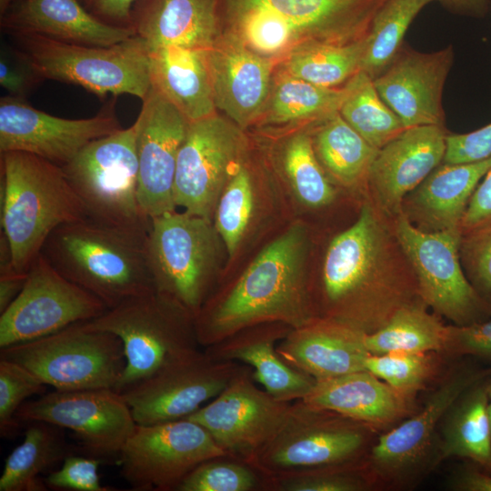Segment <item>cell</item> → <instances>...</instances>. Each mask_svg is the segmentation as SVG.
Here are the masks:
<instances>
[{"instance_id": "816d5d0a", "label": "cell", "mask_w": 491, "mask_h": 491, "mask_svg": "<svg viewBox=\"0 0 491 491\" xmlns=\"http://www.w3.org/2000/svg\"><path fill=\"white\" fill-rule=\"evenodd\" d=\"M445 351L491 358V318L465 326H448Z\"/></svg>"}, {"instance_id": "d4e9b609", "label": "cell", "mask_w": 491, "mask_h": 491, "mask_svg": "<svg viewBox=\"0 0 491 491\" xmlns=\"http://www.w3.org/2000/svg\"><path fill=\"white\" fill-rule=\"evenodd\" d=\"M284 206L288 209L278 185L262 181L246 158L225 185L213 217L228 263L263 234Z\"/></svg>"}, {"instance_id": "8fae6325", "label": "cell", "mask_w": 491, "mask_h": 491, "mask_svg": "<svg viewBox=\"0 0 491 491\" xmlns=\"http://www.w3.org/2000/svg\"><path fill=\"white\" fill-rule=\"evenodd\" d=\"M392 219L397 241L415 272L422 301L456 326L488 319L491 304L474 288L461 264L462 231H423L403 212Z\"/></svg>"}, {"instance_id": "60d3db41", "label": "cell", "mask_w": 491, "mask_h": 491, "mask_svg": "<svg viewBox=\"0 0 491 491\" xmlns=\"http://www.w3.org/2000/svg\"><path fill=\"white\" fill-rule=\"evenodd\" d=\"M435 0H386L375 15L366 36L361 70L378 76L403 46L404 36L417 14Z\"/></svg>"}, {"instance_id": "6125c7cd", "label": "cell", "mask_w": 491, "mask_h": 491, "mask_svg": "<svg viewBox=\"0 0 491 491\" xmlns=\"http://www.w3.org/2000/svg\"><path fill=\"white\" fill-rule=\"evenodd\" d=\"M82 2V0H80Z\"/></svg>"}, {"instance_id": "f5cc1de1", "label": "cell", "mask_w": 491, "mask_h": 491, "mask_svg": "<svg viewBox=\"0 0 491 491\" xmlns=\"http://www.w3.org/2000/svg\"><path fill=\"white\" fill-rule=\"evenodd\" d=\"M491 224V168L476 187L465 215L461 230L466 233Z\"/></svg>"}, {"instance_id": "94428289", "label": "cell", "mask_w": 491, "mask_h": 491, "mask_svg": "<svg viewBox=\"0 0 491 491\" xmlns=\"http://www.w3.org/2000/svg\"><path fill=\"white\" fill-rule=\"evenodd\" d=\"M488 414H489L490 426H491V401L489 402V406H488Z\"/></svg>"}, {"instance_id": "836d02e7", "label": "cell", "mask_w": 491, "mask_h": 491, "mask_svg": "<svg viewBox=\"0 0 491 491\" xmlns=\"http://www.w3.org/2000/svg\"><path fill=\"white\" fill-rule=\"evenodd\" d=\"M278 171V186L296 215L324 209L336 201V188L316 157L309 133L299 131L285 140Z\"/></svg>"}, {"instance_id": "4316f807", "label": "cell", "mask_w": 491, "mask_h": 491, "mask_svg": "<svg viewBox=\"0 0 491 491\" xmlns=\"http://www.w3.org/2000/svg\"><path fill=\"white\" fill-rule=\"evenodd\" d=\"M386 0H224L262 8L287 23L305 43L346 45L363 40Z\"/></svg>"}, {"instance_id": "ac0fdd59", "label": "cell", "mask_w": 491, "mask_h": 491, "mask_svg": "<svg viewBox=\"0 0 491 491\" xmlns=\"http://www.w3.org/2000/svg\"><path fill=\"white\" fill-rule=\"evenodd\" d=\"M115 99L92 117L68 119L35 109L25 99H0V153L25 152L57 165L70 162L86 145L119 129Z\"/></svg>"}, {"instance_id": "7402d4cb", "label": "cell", "mask_w": 491, "mask_h": 491, "mask_svg": "<svg viewBox=\"0 0 491 491\" xmlns=\"http://www.w3.org/2000/svg\"><path fill=\"white\" fill-rule=\"evenodd\" d=\"M206 56L215 108L245 130L264 114L275 61L252 52L227 31L206 50Z\"/></svg>"}, {"instance_id": "c3c4849f", "label": "cell", "mask_w": 491, "mask_h": 491, "mask_svg": "<svg viewBox=\"0 0 491 491\" xmlns=\"http://www.w3.org/2000/svg\"><path fill=\"white\" fill-rule=\"evenodd\" d=\"M43 80L23 50L15 45L1 44L0 85L8 95L25 99Z\"/></svg>"}, {"instance_id": "f35d334b", "label": "cell", "mask_w": 491, "mask_h": 491, "mask_svg": "<svg viewBox=\"0 0 491 491\" xmlns=\"http://www.w3.org/2000/svg\"><path fill=\"white\" fill-rule=\"evenodd\" d=\"M364 39L346 45L305 43L283 60L282 72L325 87L343 86L361 70Z\"/></svg>"}, {"instance_id": "d6986e66", "label": "cell", "mask_w": 491, "mask_h": 491, "mask_svg": "<svg viewBox=\"0 0 491 491\" xmlns=\"http://www.w3.org/2000/svg\"><path fill=\"white\" fill-rule=\"evenodd\" d=\"M16 418L67 428L97 456L118 455L136 425L123 395L112 388L55 390L25 402Z\"/></svg>"}, {"instance_id": "ffe728a7", "label": "cell", "mask_w": 491, "mask_h": 491, "mask_svg": "<svg viewBox=\"0 0 491 491\" xmlns=\"http://www.w3.org/2000/svg\"><path fill=\"white\" fill-rule=\"evenodd\" d=\"M137 124L138 202L147 218L176 210L174 183L178 152L189 121L151 86Z\"/></svg>"}, {"instance_id": "9f6ffc18", "label": "cell", "mask_w": 491, "mask_h": 491, "mask_svg": "<svg viewBox=\"0 0 491 491\" xmlns=\"http://www.w3.org/2000/svg\"><path fill=\"white\" fill-rule=\"evenodd\" d=\"M27 274L16 270L0 273V314L15 299L23 289Z\"/></svg>"}, {"instance_id": "8992f818", "label": "cell", "mask_w": 491, "mask_h": 491, "mask_svg": "<svg viewBox=\"0 0 491 491\" xmlns=\"http://www.w3.org/2000/svg\"><path fill=\"white\" fill-rule=\"evenodd\" d=\"M223 253L212 220L177 210L150 218L147 255L155 289L194 316L215 290Z\"/></svg>"}, {"instance_id": "484cf974", "label": "cell", "mask_w": 491, "mask_h": 491, "mask_svg": "<svg viewBox=\"0 0 491 491\" xmlns=\"http://www.w3.org/2000/svg\"><path fill=\"white\" fill-rule=\"evenodd\" d=\"M81 3L17 0L1 15V28L11 35H38L67 43L104 46L135 35L133 27L107 24Z\"/></svg>"}, {"instance_id": "f6af8a7d", "label": "cell", "mask_w": 491, "mask_h": 491, "mask_svg": "<svg viewBox=\"0 0 491 491\" xmlns=\"http://www.w3.org/2000/svg\"><path fill=\"white\" fill-rule=\"evenodd\" d=\"M46 386L30 370L0 357V434L12 436L19 427L16 413L25 399L45 392Z\"/></svg>"}, {"instance_id": "4dcf8cb0", "label": "cell", "mask_w": 491, "mask_h": 491, "mask_svg": "<svg viewBox=\"0 0 491 491\" xmlns=\"http://www.w3.org/2000/svg\"><path fill=\"white\" fill-rule=\"evenodd\" d=\"M219 0H137L132 27L148 49H208L220 35Z\"/></svg>"}, {"instance_id": "ab89813d", "label": "cell", "mask_w": 491, "mask_h": 491, "mask_svg": "<svg viewBox=\"0 0 491 491\" xmlns=\"http://www.w3.org/2000/svg\"><path fill=\"white\" fill-rule=\"evenodd\" d=\"M346 85V95L338 113L372 146L381 149L406 129L365 71L359 70Z\"/></svg>"}, {"instance_id": "52a82bcc", "label": "cell", "mask_w": 491, "mask_h": 491, "mask_svg": "<svg viewBox=\"0 0 491 491\" xmlns=\"http://www.w3.org/2000/svg\"><path fill=\"white\" fill-rule=\"evenodd\" d=\"M11 36L44 79L79 85L100 97L130 95L143 100L151 88L149 49L137 35L107 46L38 35Z\"/></svg>"}, {"instance_id": "44dd1931", "label": "cell", "mask_w": 491, "mask_h": 491, "mask_svg": "<svg viewBox=\"0 0 491 491\" xmlns=\"http://www.w3.org/2000/svg\"><path fill=\"white\" fill-rule=\"evenodd\" d=\"M453 48L421 53L402 46L374 85L405 128L445 124L443 89L453 64Z\"/></svg>"}, {"instance_id": "e575fe53", "label": "cell", "mask_w": 491, "mask_h": 491, "mask_svg": "<svg viewBox=\"0 0 491 491\" xmlns=\"http://www.w3.org/2000/svg\"><path fill=\"white\" fill-rule=\"evenodd\" d=\"M311 137L316 157L332 182L349 190H367L368 174L379 149L338 112L318 122Z\"/></svg>"}, {"instance_id": "4fadbf2b", "label": "cell", "mask_w": 491, "mask_h": 491, "mask_svg": "<svg viewBox=\"0 0 491 491\" xmlns=\"http://www.w3.org/2000/svg\"><path fill=\"white\" fill-rule=\"evenodd\" d=\"M121 474L135 491H173L199 464L228 457L201 425L183 418L139 425L119 452Z\"/></svg>"}, {"instance_id": "9c48e42d", "label": "cell", "mask_w": 491, "mask_h": 491, "mask_svg": "<svg viewBox=\"0 0 491 491\" xmlns=\"http://www.w3.org/2000/svg\"><path fill=\"white\" fill-rule=\"evenodd\" d=\"M0 356L61 391L115 389L126 362L122 340L114 333L90 327L86 322L1 348Z\"/></svg>"}, {"instance_id": "d590c367", "label": "cell", "mask_w": 491, "mask_h": 491, "mask_svg": "<svg viewBox=\"0 0 491 491\" xmlns=\"http://www.w3.org/2000/svg\"><path fill=\"white\" fill-rule=\"evenodd\" d=\"M56 427L45 422H29L23 442L5 460L0 491L47 489L39 476L68 456L66 445Z\"/></svg>"}, {"instance_id": "bcb514c9", "label": "cell", "mask_w": 491, "mask_h": 491, "mask_svg": "<svg viewBox=\"0 0 491 491\" xmlns=\"http://www.w3.org/2000/svg\"><path fill=\"white\" fill-rule=\"evenodd\" d=\"M361 464L266 479L267 491H361L371 486Z\"/></svg>"}, {"instance_id": "cb8c5ba5", "label": "cell", "mask_w": 491, "mask_h": 491, "mask_svg": "<svg viewBox=\"0 0 491 491\" xmlns=\"http://www.w3.org/2000/svg\"><path fill=\"white\" fill-rule=\"evenodd\" d=\"M365 333L336 320L317 316L292 328L276 345V352L291 367L316 381L366 370L370 353Z\"/></svg>"}, {"instance_id": "e0dca14e", "label": "cell", "mask_w": 491, "mask_h": 491, "mask_svg": "<svg viewBox=\"0 0 491 491\" xmlns=\"http://www.w3.org/2000/svg\"><path fill=\"white\" fill-rule=\"evenodd\" d=\"M245 366L197 350L121 394L136 424L179 420L218 396Z\"/></svg>"}, {"instance_id": "db71d44e", "label": "cell", "mask_w": 491, "mask_h": 491, "mask_svg": "<svg viewBox=\"0 0 491 491\" xmlns=\"http://www.w3.org/2000/svg\"><path fill=\"white\" fill-rule=\"evenodd\" d=\"M137 0H82L85 7L102 21L132 27V10Z\"/></svg>"}, {"instance_id": "7c38bea8", "label": "cell", "mask_w": 491, "mask_h": 491, "mask_svg": "<svg viewBox=\"0 0 491 491\" xmlns=\"http://www.w3.org/2000/svg\"><path fill=\"white\" fill-rule=\"evenodd\" d=\"M246 151L244 130L229 119L215 114L190 122L177 156L176 208L213 221L218 200Z\"/></svg>"}, {"instance_id": "603a6c76", "label": "cell", "mask_w": 491, "mask_h": 491, "mask_svg": "<svg viewBox=\"0 0 491 491\" xmlns=\"http://www.w3.org/2000/svg\"><path fill=\"white\" fill-rule=\"evenodd\" d=\"M446 135L440 125L409 127L378 150L367 191L387 217L397 215L405 197L443 163Z\"/></svg>"}, {"instance_id": "ee69618b", "label": "cell", "mask_w": 491, "mask_h": 491, "mask_svg": "<svg viewBox=\"0 0 491 491\" xmlns=\"http://www.w3.org/2000/svg\"><path fill=\"white\" fill-rule=\"evenodd\" d=\"M436 363L430 353L392 352L369 355L365 369L401 394L414 397L432 376Z\"/></svg>"}, {"instance_id": "6f0895ef", "label": "cell", "mask_w": 491, "mask_h": 491, "mask_svg": "<svg viewBox=\"0 0 491 491\" xmlns=\"http://www.w3.org/2000/svg\"><path fill=\"white\" fill-rule=\"evenodd\" d=\"M457 13L480 16L487 10L488 0H436Z\"/></svg>"}, {"instance_id": "91938a15", "label": "cell", "mask_w": 491, "mask_h": 491, "mask_svg": "<svg viewBox=\"0 0 491 491\" xmlns=\"http://www.w3.org/2000/svg\"><path fill=\"white\" fill-rule=\"evenodd\" d=\"M487 392H488L489 398L491 400V377L489 378L487 382Z\"/></svg>"}, {"instance_id": "30bf717a", "label": "cell", "mask_w": 491, "mask_h": 491, "mask_svg": "<svg viewBox=\"0 0 491 491\" xmlns=\"http://www.w3.org/2000/svg\"><path fill=\"white\" fill-rule=\"evenodd\" d=\"M137 124L86 145L62 169L87 216L110 225L148 230L138 202Z\"/></svg>"}, {"instance_id": "74e56055", "label": "cell", "mask_w": 491, "mask_h": 491, "mask_svg": "<svg viewBox=\"0 0 491 491\" xmlns=\"http://www.w3.org/2000/svg\"><path fill=\"white\" fill-rule=\"evenodd\" d=\"M423 301L401 307L380 329L366 334L371 355L392 352L431 353L445 351L448 326L426 309Z\"/></svg>"}, {"instance_id": "7a4b0ae2", "label": "cell", "mask_w": 491, "mask_h": 491, "mask_svg": "<svg viewBox=\"0 0 491 491\" xmlns=\"http://www.w3.org/2000/svg\"><path fill=\"white\" fill-rule=\"evenodd\" d=\"M311 237L306 223L292 220L236 279L211 293L194 316L204 347L265 323L292 328L317 317L310 275Z\"/></svg>"}, {"instance_id": "d6a6232c", "label": "cell", "mask_w": 491, "mask_h": 491, "mask_svg": "<svg viewBox=\"0 0 491 491\" xmlns=\"http://www.w3.org/2000/svg\"><path fill=\"white\" fill-rule=\"evenodd\" d=\"M489 378L468 388L445 415L442 436L436 446L434 466L456 456L469 459L491 474Z\"/></svg>"}, {"instance_id": "5bb4252c", "label": "cell", "mask_w": 491, "mask_h": 491, "mask_svg": "<svg viewBox=\"0 0 491 491\" xmlns=\"http://www.w3.org/2000/svg\"><path fill=\"white\" fill-rule=\"evenodd\" d=\"M107 310L99 298L62 276L40 254L23 289L0 314V348L93 320Z\"/></svg>"}, {"instance_id": "ba28073f", "label": "cell", "mask_w": 491, "mask_h": 491, "mask_svg": "<svg viewBox=\"0 0 491 491\" xmlns=\"http://www.w3.org/2000/svg\"><path fill=\"white\" fill-rule=\"evenodd\" d=\"M372 430L333 411L296 400L283 427L249 465L265 480L359 465Z\"/></svg>"}, {"instance_id": "f546056e", "label": "cell", "mask_w": 491, "mask_h": 491, "mask_svg": "<svg viewBox=\"0 0 491 491\" xmlns=\"http://www.w3.org/2000/svg\"><path fill=\"white\" fill-rule=\"evenodd\" d=\"M301 400L309 406L333 411L375 429L407 416L413 397L399 393L369 371L359 370L316 381Z\"/></svg>"}, {"instance_id": "3957f363", "label": "cell", "mask_w": 491, "mask_h": 491, "mask_svg": "<svg viewBox=\"0 0 491 491\" xmlns=\"http://www.w3.org/2000/svg\"><path fill=\"white\" fill-rule=\"evenodd\" d=\"M147 233L86 216L57 227L40 254L62 276L111 309L155 290Z\"/></svg>"}, {"instance_id": "680465c9", "label": "cell", "mask_w": 491, "mask_h": 491, "mask_svg": "<svg viewBox=\"0 0 491 491\" xmlns=\"http://www.w3.org/2000/svg\"><path fill=\"white\" fill-rule=\"evenodd\" d=\"M15 1L17 0H0V15H2Z\"/></svg>"}, {"instance_id": "5b68a950", "label": "cell", "mask_w": 491, "mask_h": 491, "mask_svg": "<svg viewBox=\"0 0 491 491\" xmlns=\"http://www.w3.org/2000/svg\"><path fill=\"white\" fill-rule=\"evenodd\" d=\"M123 342L125 367L115 390L122 393L198 349L194 315L179 302L153 291L86 321Z\"/></svg>"}, {"instance_id": "277c9868", "label": "cell", "mask_w": 491, "mask_h": 491, "mask_svg": "<svg viewBox=\"0 0 491 491\" xmlns=\"http://www.w3.org/2000/svg\"><path fill=\"white\" fill-rule=\"evenodd\" d=\"M1 231L15 270L27 274L48 236L87 216L62 167L25 152L1 153Z\"/></svg>"}, {"instance_id": "83f0119b", "label": "cell", "mask_w": 491, "mask_h": 491, "mask_svg": "<svg viewBox=\"0 0 491 491\" xmlns=\"http://www.w3.org/2000/svg\"><path fill=\"white\" fill-rule=\"evenodd\" d=\"M291 329L283 323L256 325L205 347V351L215 360L249 366L254 380L276 399L285 402L301 400L316 381L288 366L276 352V345Z\"/></svg>"}, {"instance_id": "f907efd6", "label": "cell", "mask_w": 491, "mask_h": 491, "mask_svg": "<svg viewBox=\"0 0 491 491\" xmlns=\"http://www.w3.org/2000/svg\"><path fill=\"white\" fill-rule=\"evenodd\" d=\"M445 164H465L491 156V123L472 132L446 135Z\"/></svg>"}, {"instance_id": "11a10c76", "label": "cell", "mask_w": 491, "mask_h": 491, "mask_svg": "<svg viewBox=\"0 0 491 491\" xmlns=\"http://www.w3.org/2000/svg\"><path fill=\"white\" fill-rule=\"evenodd\" d=\"M451 486L463 491H491V474L473 468L464 469L456 474Z\"/></svg>"}, {"instance_id": "6da1fadb", "label": "cell", "mask_w": 491, "mask_h": 491, "mask_svg": "<svg viewBox=\"0 0 491 491\" xmlns=\"http://www.w3.org/2000/svg\"><path fill=\"white\" fill-rule=\"evenodd\" d=\"M388 218L366 201L356 220L330 241L313 282L318 316L371 334L401 307L422 301Z\"/></svg>"}, {"instance_id": "7dc6e473", "label": "cell", "mask_w": 491, "mask_h": 491, "mask_svg": "<svg viewBox=\"0 0 491 491\" xmlns=\"http://www.w3.org/2000/svg\"><path fill=\"white\" fill-rule=\"evenodd\" d=\"M459 254L467 279L491 304V224L464 233Z\"/></svg>"}, {"instance_id": "b9f144b4", "label": "cell", "mask_w": 491, "mask_h": 491, "mask_svg": "<svg viewBox=\"0 0 491 491\" xmlns=\"http://www.w3.org/2000/svg\"><path fill=\"white\" fill-rule=\"evenodd\" d=\"M227 32L265 58L285 59L305 44L300 35L275 15L255 6L225 5Z\"/></svg>"}, {"instance_id": "681fc988", "label": "cell", "mask_w": 491, "mask_h": 491, "mask_svg": "<svg viewBox=\"0 0 491 491\" xmlns=\"http://www.w3.org/2000/svg\"><path fill=\"white\" fill-rule=\"evenodd\" d=\"M100 460L94 457L67 456L62 466L45 478L47 487L74 491H109L100 482Z\"/></svg>"}, {"instance_id": "f1b7e54d", "label": "cell", "mask_w": 491, "mask_h": 491, "mask_svg": "<svg viewBox=\"0 0 491 491\" xmlns=\"http://www.w3.org/2000/svg\"><path fill=\"white\" fill-rule=\"evenodd\" d=\"M490 168L491 156L473 163H442L405 197L401 212L423 231L461 230L469 200Z\"/></svg>"}, {"instance_id": "2e32d148", "label": "cell", "mask_w": 491, "mask_h": 491, "mask_svg": "<svg viewBox=\"0 0 491 491\" xmlns=\"http://www.w3.org/2000/svg\"><path fill=\"white\" fill-rule=\"evenodd\" d=\"M254 381L246 365L218 396L185 417L205 427L228 457L248 465L283 427L293 403L276 399Z\"/></svg>"}, {"instance_id": "1f68e13d", "label": "cell", "mask_w": 491, "mask_h": 491, "mask_svg": "<svg viewBox=\"0 0 491 491\" xmlns=\"http://www.w3.org/2000/svg\"><path fill=\"white\" fill-rule=\"evenodd\" d=\"M206 50L178 45L149 50L151 86L189 122L216 114Z\"/></svg>"}, {"instance_id": "9a60e30c", "label": "cell", "mask_w": 491, "mask_h": 491, "mask_svg": "<svg viewBox=\"0 0 491 491\" xmlns=\"http://www.w3.org/2000/svg\"><path fill=\"white\" fill-rule=\"evenodd\" d=\"M489 377L491 366L451 371L418 413L383 434L365 455L361 466L371 484H399L420 471L436 452L438 423L468 388Z\"/></svg>"}, {"instance_id": "8d00e7d4", "label": "cell", "mask_w": 491, "mask_h": 491, "mask_svg": "<svg viewBox=\"0 0 491 491\" xmlns=\"http://www.w3.org/2000/svg\"><path fill=\"white\" fill-rule=\"evenodd\" d=\"M346 84L325 87L280 72L262 115L266 125H286L320 122L338 112Z\"/></svg>"}, {"instance_id": "7bdbcfd3", "label": "cell", "mask_w": 491, "mask_h": 491, "mask_svg": "<svg viewBox=\"0 0 491 491\" xmlns=\"http://www.w3.org/2000/svg\"><path fill=\"white\" fill-rule=\"evenodd\" d=\"M265 490V477L252 466L230 457L206 460L195 466L176 491Z\"/></svg>"}]
</instances>
